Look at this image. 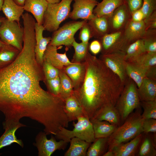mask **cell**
Segmentation results:
<instances>
[{"label":"cell","instance_id":"obj_11","mask_svg":"<svg viewBox=\"0 0 156 156\" xmlns=\"http://www.w3.org/2000/svg\"><path fill=\"white\" fill-rule=\"evenodd\" d=\"M123 34L124 29L110 32L99 39L101 45L102 54L119 51L125 52Z\"/></svg>","mask_w":156,"mask_h":156},{"label":"cell","instance_id":"obj_44","mask_svg":"<svg viewBox=\"0 0 156 156\" xmlns=\"http://www.w3.org/2000/svg\"><path fill=\"white\" fill-rule=\"evenodd\" d=\"M146 30L156 29V10L144 19Z\"/></svg>","mask_w":156,"mask_h":156},{"label":"cell","instance_id":"obj_29","mask_svg":"<svg viewBox=\"0 0 156 156\" xmlns=\"http://www.w3.org/2000/svg\"><path fill=\"white\" fill-rule=\"evenodd\" d=\"M20 52L13 46L5 44L0 49V68L11 63Z\"/></svg>","mask_w":156,"mask_h":156},{"label":"cell","instance_id":"obj_16","mask_svg":"<svg viewBox=\"0 0 156 156\" xmlns=\"http://www.w3.org/2000/svg\"><path fill=\"white\" fill-rule=\"evenodd\" d=\"M34 28L36 40L34 49L35 57L38 63L42 66L43 55L51 38L43 37V34L44 29L42 25H39L36 22Z\"/></svg>","mask_w":156,"mask_h":156},{"label":"cell","instance_id":"obj_25","mask_svg":"<svg viewBox=\"0 0 156 156\" xmlns=\"http://www.w3.org/2000/svg\"><path fill=\"white\" fill-rule=\"evenodd\" d=\"M142 137L140 134L126 143H122L114 147L112 150L114 156L133 155Z\"/></svg>","mask_w":156,"mask_h":156},{"label":"cell","instance_id":"obj_19","mask_svg":"<svg viewBox=\"0 0 156 156\" xmlns=\"http://www.w3.org/2000/svg\"><path fill=\"white\" fill-rule=\"evenodd\" d=\"M64 70L71 79L73 90L78 88L83 82L86 72L84 62H75L65 67Z\"/></svg>","mask_w":156,"mask_h":156},{"label":"cell","instance_id":"obj_17","mask_svg":"<svg viewBox=\"0 0 156 156\" xmlns=\"http://www.w3.org/2000/svg\"><path fill=\"white\" fill-rule=\"evenodd\" d=\"M109 18L107 16H95L88 21L92 37L99 39L110 33Z\"/></svg>","mask_w":156,"mask_h":156},{"label":"cell","instance_id":"obj_14","mask_svg":"<svg viewBox=\"0 0 156 156\" xmlns=\"http://www.w3.org/2000/svg\"><path fill=\"white\" fill-rule=\"evenodd\" d=\"M57 49V47L48 44L43 55V62L49 63L59 70L74 63L69 60L66 55L68 49L63 53H58Z\"/></svg>","mask_w":156,"mask_h":156},{"label":"cell","instance_id":"obj_36","mask_svg":"<svg viewBox=\"0 0 156 156\" xmlns=\"http://www.w3.org/2000/svg\"><path fill=\"white\" fill-rule=\"evenodd\" d=\"M75 49V53L73 58L75 62H80L84 60L88 52L89 43L82 42L78 43L74 40L72 44Z\"/></svg>","mask_w":156,"mask_h":156},{"label":"cell","instance_id":"obj_27","mask_svg":"<svg viewBox=\"0 0 156 156\" xmlns=\"http://www.w3.org/2000/svg\"><path fill=\"white\" fill-rule=\"evenodd\" d=\"M70 146L64 156H86L88 149L92 143L74 137L69 142Z\"/></svg>","mask_w":156,"mask_h":156},{"label":"cell","instance_id":"obj_32","mask_svg":"<svg viewBox=\"0 0 156 156\" xmlns=\"http://www.w3.org/2000/svg\"><path fill=\"white\" fill-rule=\"evenodd\" d=\"M146 52L142 39L137 40L129 44L125 51V59L126 62L130 61Z\"/></svg>","mask_w":156,"mask_h":156},{"label":"cell","instance_id":"obj_47","mask_svg":"<svg viewBox=\"0 0 156 156\" xmlns=\"http://www.w3.org/2000/svg\"><path fill=\"white\" fill-rule=\"evenodd\" d=\"M131 16V19L136 22L142 21L145 18V16L140 8L132 12Z\"/></svg>","mask_w":156,"mask_h":156},{"label":"cell","instance_id":"obj_28","mask_svg":"<svg viewBox=\"0 0 156 156\" xmlns=\"http://www.w3.org/2000/svg\"><path fill=\"white\" fill-rule=\"evenodd\" d=\"M125 69L127 77L134 81L138 88L139 87L145 77L147 69L127 62Z\"/></svg>","mask_w":156,"mask_h":156},{"label":"cell","instance_id":"obj_5","mask_svg":"<svg viewBox=\"0 0 156 156\" xmlns=\"http://www.w3.org/2000/svg\"><path fill=\"white\" fill-rule=\"evenodd\" d=\"M73 1L61 0L58 3H48L42 24L44 30L53 32L59 28L61 23L69 17Z\"/></svg>","mask_w":156,"mask_h":156},{"label":"cell","instance_id":"obj_22","mask_svg":"<svg viewBox=\"0 0 156 156\" xmlns=\"http://www.w3.org/2000/svg\"><path fill=\"white\" fill-rule=\"evenodd\" d=\"M64 110L69 122L77 120L81 116H85L83 108L73 95L64 101Z\"/></svg>","mask_w":156,"mask_h":156},{"label":"cell","instance_id":"obj_46","mask_svg":"<svg viewBox=\"0 0 156 156\" xmlns=\"http://www.w3.org/2000/svg\"><path fill=\"white\" fill-rule=\"evenodd\" d=\"M90 51L94 54L96 55L101 51V45L99 40H95L92 41L89 46Z\"/></svg>","mask_w":156,"mask_h":156},{"label":"cell","instance_id":"obj_3","mask_svg":"<svg viewBox=\"0 0 156 156\" xmlns=\"http://www.w3.org/2000/svg\"><path fill=\"white\" fill-rule=\"evenodd\" d=\"M144 119L139 110L129 115L123 125L117 127L108 137L109 150L133 139L143 132L142 125Z\"/></svg>","mask_w":156,"mask_h":156},{"label":"cell","instance_id":"obj_37","mask_svg":"<svg viewBox=\"0 0 156 156\" xmlns=\"http://www.w3.org/2000/svg\"><path fill=\"white\" fill-rule=\"evenodd\" d=\"M141 104L143 109L142 116L144 119H156V100L141 101Z\"/></svg>","mask_w":156,"mask_h":156},{"label":"cell","instance_id":"obj_33","mask_svg":"<svg viewBox=\"0 0 156 156\" xmlns=\"http://www.w3.org/2000/svg\"><path fill=\"white\" fill-rule=\"evenodd\" d=\"M108 137L96 138L91 143L87 152L86 156H103L107 146Z\"/></svg>","mask_w":156,"mask_h":156},{"label":"cell","instance_id":"obj_10","mask_svg":"<svg viewBox=\"0 0 156 156\" xmlns=\"http://www.w3.org/2000/svg\"><path fill=\"white\" fill-rule=\"evenodd\" d=\"M47 134L44 132H40L36 138L34 146L36 147L39 156H50L57 150H64L68 142L62 140L57 141L51 135L50 139L47 138Z\"/></svg>","mask_w":156,"mask_h":156},{"label":"cell","instance_id":"obj_8","mask_svg":"<svg viewBox=\"0 0 156 156\" xmlns=\"http://www.w3.org/2000/svg\"><path fill=\"white\" fill-rule=\"evenodd\" d=\"M88 21L68 22L53 32L49 45L57 47L62 45L70 47L75 40L74 35Z\"/></svg>","mask_w":156,"mask_h":156},{"label":"cell","instance_id":"obj_20","mask_svg":"<svg viewBox=\"0 0 156 156\" xmlns=\"http://www.w3.org/2000/svg\"><path fill=\"white\" fill-rule=\"evenodd\" d=\"M137 92L140 101L156 100V81L145 77L138 88Z\"/></svg>","mask_w":156,"mask_h":156},{"label":"cell","instance_id":"obj_23","mask_svg":"<svg viewBox=\"0 0 156 156\" xmlns=\"http://www.w3.org/2000/svg\"><path fill=\"white\" fill-rule=\"evenodd\" d=\"M1 10L8 20L20 23L24 10L23 6L17 5L13 0H4Z\"/></svg>","mask_w":156,"mask_h":156},{"label":"cell","instance_id":"obj_43","mask_svg":"<svg viewBox=\"0 0 156 156\" xmlns=\"http://www.w3.org/2000/svg\"><path fill=\"white\" fill-rule=\"evenodd\" d=\"M143 132L145 133L156 132V119L152 118L144 119L142 125Z\"/></svg>","mask_w":156,"mask_h":156},{"label":"cell","instance_id":"obj_30","mask_svg":"<svg viewBox=\"0 0 156 156\" xmlns=\"http://www.w3.org/2000/svg\"><path fill=\"white\" fill-rule=\"evenodd\" d=\"M21 127L20 126H16L4 129V132L0 137V150L14 143L17 144L21 147H23V144L22 141L18 139L15 134L16 130Z\"/></svg>","mask_w":156,"mask_h":156},{"label":"cell","instance_id":"obj_13","mask_svg":"<svg viewBox=\"0 0 156 156\" xmlns=\"http://www.w3.org/2000/svg\"><path fill=\"white\" fill-rule=\"evenodd\" d=\"M131 17V13L124 3L115 10L109 18L110 32L124 29Z\"/></svg>","mask_w":156,"mask_h":156},{"label":"cell","instance_id":"obj_48","mask_svg":"<svg viewBox=\"0 0 156 156\" xmlns=\"http://www.w3.org/2000/svg\"><path fill=\"white\" fill-rule=\"evenodd\" d=\"M145 77L156 81V66L151 67L147 69Z\"/></svg>","mask_w":156,"mask_h":156},{"label":"cell","instance_id":"obj_49","mask_svg":"<svg viewBox=\"0 0 156 156\" xmlns=\"http://www.w3.org/2000/svg\"><path fill=\"white\" fill-rule=\"evenodd\" d=\"M13 1L17 5L23 6L25 1V0H13Z\"/></svg>","mask_w":156,"mask_h":156},{"label":"cell","instance_id":"obj_52","mask_svg":"<svg viewBox=\"0 0 156 156\" xmlns=\"http://www.w3.org/2000/svg\"><path fill=\"white\" fill-rule=\"evenodd\" d=\"M4 0H0V11L1 10Z\"/></svg>","mask_w":156,"mask_h":156},{"label":"cell","instance_id":"obj_15","mask_svg":"<svg viewBox=\"0 0 156 156\" xmlns=\"http://www.w3.org/2000/svg\"><path fill=\"white\" fill-rule=\"evenodd\" d=\"M146 31L144 20L136 22L131 19L124 29L123 39L125 50L129 44L141 38Z\"/></svg>","mask_w":156,"mask_h":156},{"label":"cell","instance_id":"obj_1","mask_svg":"<svg viewBox=\"0 0 156 156\" xmlns=\"http://www.w3.org/2000/svg\"><path fill=\"white\" fill-rule=\"evenodd\" d=\"M34 34H24L23 48L8 65L0 68V111L5 116L4 128L22 125L28 117L49 131L62 120L64 101L41 86L45 78L42 66L37 61Z\"/></svg>","mask_w":156,"mask_h":156},{"label":"cell","instance_id":"obj_4","mask_svg":"<svg viewBox=\"0 0 156 156\" xmlns=\"http://www.w3.org/2000/svg\"><path fill=\"white\" fill-rule=\"evenodd\" d=\"M137 87L134 81L128 77L115 106L122 122L125 121L134 110L139 107L140 101Z\"/></svg>","mask_w":156,"mask_h":156},{"label":"cell","instance_id":"obj_24","mask_svg":"<svg viewBox=\"0 0 156 156\" xmlns=\"http://www.w3.org/2000/svg\"><path fill=\"white\" fill-rule=\"evenodd\" d=\"M124 3L122 0H103L98 3L93 13L96 16H107L110 17L115 10Z\"/></svg>","mask_w":156,"mask_h":156},{"label":"cell","instance_id":"obj_7","mask_svg":"<svg viewBox=\"0 0 156 156\" xmlns=\"http://www.w3.org/2000/svg\"><path fill=\"white\" fill-rule=\"evenodd\" d=\"M24 35L23 27L20 23L4 18L0 25V39L2 41L20 51L23 47Z\"/></svg>","mask_w":156,"mask_h":156},{"label":"cell","instance_id":"obj_12","mask_svg":"<svg viewBox=\"0 0 156 156\" xmlns=\"http://www.w3.org/2000/svg\"><path fill=\"white\" fill-rule=\"evenodd\" d=\"M73 9L69 18L76 20L81 19L89 21L94 18V9L98 2L97 0H74Z\"/></svg>","mask_w":156,"mask_h":156},{"label":"cell","instance_id":"obj_34","mask_svg":"<svg viewBox=\"0 0 156 156\" xmlns=\"http://www.w3.org/2000/svg\"><path fill=\"white\" fill-rule=\"evenodd\" d=\"M127 62L147 69L156 66V53L146 52L135 58Z\"/></svg>","mask_w":156,"mask_h":156},{"label":"cell","instance_id":"obj_51","mask_svg":"<svg viewBox=\"0 0 156 156\" xmlns=\"http://www.w3.org/2000/svg\"><path fill=\"white\" fill-rule=\"evenodd\" d=\"M48 3H59L61 0H46Z\"/></svg>","mask_w":156,"mask_h":156},{"label":"cell","instance_id":"obj_40","mask_svg":"<svg viewBox=\"0 0 156 156\" xmlns=\"http://www.w3.org/2000/svg\"><path fill=\"white\" fill-rule=\"evenodd\" d=\"M48 91L53 94L60 96V80L59 76L53 79L44 80Z\"/></svg>","mask_w":156,"mask_h":156},{"label":"cell","instance_id":"obj_26","mask_svg":"<svg viewBox=\"0 0 156 156\" xmlns=\"http://www.w3.org/2000/svg\"><path fill=\"white\" fill-rule=\"evenodd\" d=\"M90 121L92 125L96 138L109 137L118 127L105 121L95 120H92Z\"/></svg>","mask_w":156,"mask_h":156},{"label":"cell","instance_id":"obj_39","mask_svg":"<svg viewBox=\"0 0 156 156\" xmlns=\"http://www.w3.org/2000/svg\"><path fill=\"white\" fill-rule=\"evenodd\" d=\"M42 67L44 80L53 79L59 76V70L49 63L43 62Z\"/></svg>","mask_w":156,"mask_h":156},{"label":"cell","instance_id":"obj_35","mask_svg":"<svg viewBox=\"0 0 156 156\" xmlns=\"http://www.w3.org/2000/svg\"><path fill=\"white\" fill-rule=\"evenodd\" d=\"M141 39L146 52L156 53V29L146 30Z\"/></svg>","mask_w":156,"mask_h":156},{"label":"cell","instance_id":"obj_2","mask_svg":"<svg viewBox=\"0 0 156 156\" xmlns=\"http://www.w3.org/2000/svg\"><path fill=\"white\" fill-rule=\"evenodd\" d=\"M84 60L83 81L73 90L72 95L83 108L85 116L91 120L102 107L115 106L125 84L100 58L88 51Z\"/></svg>","mask_w":156,"mask_h":156},{"label":"cell","instance_id":"obj_21","mask_svg":"<svg viewBox=\"0 0 156 156\" xmlns=\"http://www.w3.org/2000/svg\"><path fill=\"white\" fill-rule=\"evenodd\" d=\"M92 120L105 121L118 126L121 121L118 110L115 106L112 105H107L101 108Z\"/></svg>","mask_w":156,"mask_h":156},{"label":"cell","instance_id":"obj_18","mask_svg":"<svg viewBox=\"0 0 156 156\" xmlns=\"http://www.w3.org/2000/svg\"><path fill=\"white\" fill-rule=\"evenodd\" d=\"M48 4L46 0H25L23 7L24 10L32 14L36 23L42 25Z\"/></svg>","mask_w":156,"mask_h":156},{"label":"cell","instance_id":"obj_42","mask_svg":"<svg viewBox=\"0 0 156 156\" xmlns=\"http://www.w3.org/2000/svg\"><path fill=\"white\" fill-rule=\"evenodd\" d=\"M88 21L80 29V31L79 36V39L81 41V42L84 43H88L89 39L92 37Z\"/></svg>","mask_w":156,"mask_h":156},{"label":"cell","instance_id":"obj_6","mask_svg":"<svg viewBox=\"0 0 156 156\" xmlns=\"http://www.w3.org/2000/svg\"><path fill=\"white\" fill-rule=\"evenodd\" d=\"M76 123L73 122L74 127L72 130L61 127L54 136L58 140H62L69 142L71 139L74 137L79 138L90 143L95 140L92 124L90 120L85 116L79 117Z\"/></svg>","mask_w":156,"mask_h":156},{"label":"cell","instance_id":"obj_45","mask_svg":"<svg viewBox=\"0 0 156 156\" xmlns=\"http://www.w3.org/2000/svg\"><path fill=\"white\" fill-rule=\"evenodd\" d=\"M127 6L131 14L141 8L143 0H122Z\"/></svg>","mask_w":156,"mask_h":156},{"label":"cell","instance_id":"obj_9","mask_svg":"<svg viewBox=\"0 0 156 156\" xmlns=\"http://www.w3.org/2000/svg\"><path fill=\"white\" fill-rule=\"evenodd\" d=\"M125 57V52L119 51L102 54L100 57L106 66L116 75L124 84L128 78L126 72Z\"/></svg>","mask_w":156,"mask_h":156},{"label":"cell","instance_id":"obj_38","mask_svg":"<svg viewBox=\"0 0 156 156\" xmlns=\"http://www.w3.org/2000/svg\"><path fill=\"white\" fill-rule=\"evenodd\" d=\"M156 155V150L151 140L148 138H145L140 146L138 155L155 156Z\"/></svg>","mask_w":156,"mask_h":156},{"label":"cell","instance_id":"obj_50","mask_svg":"<svg viewBox=\"0 0 156 156\" xmlns=\"http://www.w3.org/2000/svg\"><path fill=\"white\" fill-rule=\"evenodd\" d=\"M103 156H114V153L112 150H109L105 153L103 155Z\"/></svg>","mask_w":156,"mask_h":156},{"label":"cell","instance_id":"obj_53","mask_svg":"<svg viewBox=\"0 0 156 156\" xmlns=\"http://www.w3.org/2000/svg\"><path fill=\"white\" fill-rule=\"evenodd\" d=\"M4 44L5 43L0 39V49Z\"/></svg>","mask_w":156,"mask_h":156},{"label":"cell","instance_id":"obj_31","mask_svg":"<svg viewBox=\"0 0 156 156\" xmlns=\"http://www.w3.org/2000/svg\"><path fill=\"white\" fill-rule=\"evenodd\" d=\"M64 69L59 70V77L60 80V96L65 101L73 94V87L71 79L65 73Z\"/></svg>","mask_w":156,"mask_h":156},{"label":"cell","instance_id":"obj_41","mask_svg":"<svg viewBox=\"0 0 156 156\" xmlns=\"http://www.w3.org/2000/svg\"><path fill=\"white\" fill-rule=\"evenodd\" d=\"M140 9L145 18L156 10V0H143L142 5Z\"/></svg>","mask_w":156,"mask_h":156},{"label":"cell","instance_id":"obj_54","mask_svg":"<svg viewBox=\"0 0 156 156\" xmlns=\"http://www.w3.org/2000/svg\"><path fill=\"white\" fill-rule=\"evenodd\" d=\"M5 17H2V16H0V25H1L2 21L4 19Z\"/></svg>","mask_w":156,"mask_h":156}]
</instances>
